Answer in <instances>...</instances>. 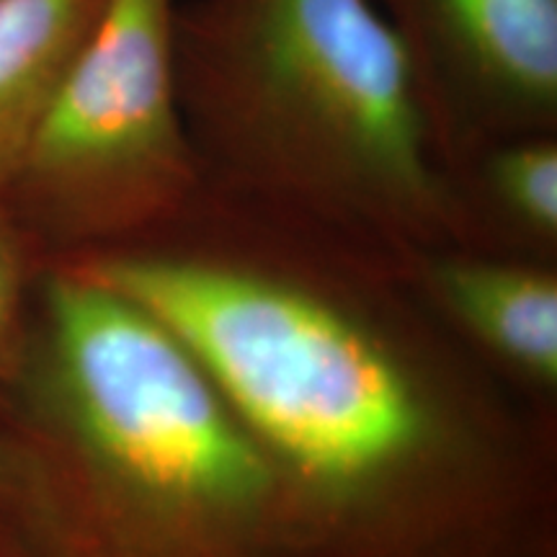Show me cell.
Here are the masks:
<instances>
[{
  "instance_id": "7",
  "label": "cell",
  "mask_w": 557,
  "mask_h": 557,
  "mask_svg": "<svg viewBox=\"0 0 557 557\" xmlns=\"http://www.w3.org/2000/svg\"><path fill=\"white\" fill-rule=\"evenodd\" d=\"M449 305L487 344L542 380L557 377V284L542 271L487 261L444 263Z\"/></svg>"
},
{
  "instance_id": "4",
  "label": "cell",
  "mask_w": 557,
  "mask_h": 557,
  "mask_svg": "<svg viewBox=\"0 0 557 557\" xmlns=\"http://www.w3.org/2000/svg\"><path fill=\"white\" fill-rule=\"evenodd\" d=\"M178 0H103L3 197L47 222L114 230L178 212L201 160L178 103Z\"/></svg>"
},
{
  "instance_id": "2",
  "label": "cell",
  "mask_w": 557,
  "mask_h": 557,
  "mask_svg": "<svg viewBox=\"0 0 557 557\" xmlns=\"http://www.w3.org/2000/svg\"><path fill=\"white\" fill-rule=\"evenodd\" d=\"M90 269L158 318L222 400L308 478L351 487L421 442L426 418L395 361L318 299L171 256H116Z\"/></svg>"
},
{
  "instance_id": "1",
  "label": "cell",
  "mask_w": 557,
  "mask_h": 557,
  "mask_svg": "<svg viewBox=\"0 0 557 557\" xmlns=\"http://www.w3.org/2000/svg\"><path fill=\"white\" fill-rule=\"evenodd\" d=\"M184 122L271 173L406 218L447 207L408 54L374 0H178Z\"/></svg>"
},
{
  "instance_id": "3",
  "label": "cell",
  "mask_w": 557,
  "mask_h": 557,
  "mask_svg": "<svg viewBox=\"0 0 557 557\" xmlns=\"http://www.w3.org/2000/svg\"><path fill=\"white\" fill-rule=\"evenodd\" d=\"M67 406L90 449L137 493L212 529L269 491V468L209 374L173 333L83 274L50 289Z\"/></svg>"
},
{
  "instance_id": "9",
  "label": "cell",
  "mask_w": 557,
  "mask_h": 557,
  "mask_svg": "<svg viewBox=\"0 0 557 557\" xmlns=\"http://www.w3.org/2000/svg\"><path fill=\"white\" fill-rule=\"evenodd\" d=\"M18 256L13 225L9 218V199L0 194V341H3L16 305V282H18Z\"/></svg>"
},
{
  "instance_id": "5",
  "label": "cell",
  "mask_w": 557,
  "mask_h": 557,
  "mask_svg": "<svg viewBox=\"0 0 557 557\" xmlns=\"http://www.w3.org/2000/svg\"><path fill=\"white\" fill-rule=\"evenodd\" d=\"M408 54L436 122H475L500 137L553 122L557 0H374Z\"/></svg>"
},
{
  "instance_id": "8",
  "label": "cell",
  "mask_w": 557,
  "mask_h": 557,
  "mask_svg": "<svg viewBox=\"0 0 557 557\" xmlns=\"http://www.w3.org/2000/svg\"><path fill=\"white\" fill-rule=\"evenodd\" d=\"M478 181L508 220L540 235L557 233V145L545 132L491 143L478 160Z\"/></svg>"
},
{
  "instance_id": "6",
  "label": "cell",
  "mask_w": 557,
  "mask_h": 557,
  "mask_svg": "<svg viewBox=\"0 0 557 557\" xmlns=\"http://www.w3.org/2000/svg\"><path fill=\"white\" fill-rule=\"evenodd\" d=\"M101 9L103 0H0V194Z\"/></svg>"
}]
</instances>
